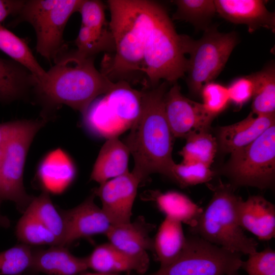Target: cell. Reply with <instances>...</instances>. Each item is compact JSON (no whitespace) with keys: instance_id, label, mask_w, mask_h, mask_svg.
<instances>
[{"instance_id":"obj_18","label":"cell","mask_w":275,"mask_h":275,"mask_svg":"<svg viewBox=\"0 0 275 275\" xmlns=\"http://www.w3.org/2000/svg\"><path fill=\"white\" fill-rule=\"evenodd\" d=\"M275 124V114L256 116L252 112L236 123L221 127L218 143L224 152L232 153L251 144Z\"/></svg>"},{"instance_id":"obj_30","label":"cell","mask_w":275,"mask_h":275,"mask_svg":"<svg viewBox=\"0 0 275 275\" xmlns=\"http://www.w3.org/2000/svg\"><path fill=\"white\" fill-rule=\"evenodd\" d=\"M186 140L179 152L182 163L200 162L210 167L217 151L216 139L208 131H202L191 134Z\"/></svg>"},{"instance_id":"obj_14","label":"cell","mask_w":275,"mask_h":275,"mask_svg":"<svg viewBox=\"0 0 275 275\" xmlns=\"http://www.w3.org/2000/svg\"><path fill=\"white\" fill-rule=\"evenodd\" d=\"M94 193L75 207L62 210L67 226V246L80 238L106 234L111 224L94 202Z\"/></svg>"},{"instance_id":"obj_28","label":"cell","mask_w":275,"mask_h":275,"mask_svg":"<svg viewBox=\"0 0 275 275\" xmlns=\"http://www.w3.org/2000/svg\"><path fill=\"white\" fill-rule=\"evenodd\" d=\"M254 83L251 112L256 116L275 114V66L272 62L250 75Z\"/></svg>"},{"instance_id":"obj_2","label":"cell","mask_w":275,"mask_h":275,"mask_svg":"<svg viewBox=\"0 0 275 275\" xmlns=\"http://www.w3.org/2000/svg\"><path fill=\"white\" fill-rule=\"evenodd\" d=\"M107 4L115 49L110 59L103 61L101 72L114 82L121 80L129 82L143 73L145 43L156 2L109 0Z\"/></svg>"},{"instance_id":"obj_32","label":"cell","mask_w":275,"mask_h":275,"mask_svg":"<svg viewBox=\"0 0 275 275\" xmlns=\"http://www.w3.org/2000/svg\"><path fill=\"white\" fill-rule=\"evenodd\" d=\"M75 51L85 58H93L101 52H114L115 49L112 34L108 29L99 30L80 26L75 40Z\"/></svg>"},{"instance_id":"obj_1","label":"cell","mask_w":275,"mask_h":275,"mask_svg":"<svg viewBox=\"0 0 275 275\" xmlns=\"http://www.w3.org/2000/svg\"><path fill=\"white\" fill-rule=\"evenodd\" d=\"M167 89L168 82L164 81L150 90L143 91L140 114L123 142L133 158L131 172L141 183L154 173L169 178L175 163L172 158L174 138L164 109Z\"/></svg>"},{"instance_id":"obj_11","label":"cell","mask_w":275,"mask_h":275,"mask_svg":"<svg viewBox=\"0 0 275 275\" xmlns=\"http://www.w3.org/2000/svg\"><path fill=\"white\" fill-rule=\"evenodd\" d=\"M242 255L193 235L176 260L147 275H239Z\"/></svg>"},{"instance_id":"obj_6","label":"cell","mask_w":275,"mask_h":275,"mask_svg":"<svg viewBox=\"0 0 275 275\" xmlns=\"http://www.w3.org/2000/svg\"><path fill=\"white\" fill-rule=\"evenodd\" d=\"M143 91L125 80L115 82L105 94L96 98L82 114L86 127L93 134L108 139L130 129L139 117Z\"/></svg>"},{"instance_id":"obj_34","label":"cell","mask_w":275,"mask_h":275,"mask_svg":"<svg viewBox=\"0 0 275 275\" xmlns=\"http://www.w3.org/2000/svg\"><path fill=\"white\" fill-rule=\"evenodd\" d=\"M210 167L200 162L175 163L169 178L182 187L208 183L214 176Z\"/></svg>"},{"instance_id":"obj_19","label":"cell","mask_w":275,"mask_h":275,"mask_svg":"<svg viewBox=\"0 0 275 275\" xmlns=\"http://www.w3.org/2000/svg\"><path fill=\"white\" fill-rule=\"evenodd\" d=\"M155 228L142 216L134 222L111 225L105 235L109 243L120 250L132 255H141L153 252V238L150 234Z\"/></svg>"},{"instance_id":"obj_12","label":"cell","mask_w":275,"mask_h":275,"mask_svg":"<svg viewBox=\"0 0 275 275\" xmlns=\"http://www.w3.org/2000/svg\"><path fill=\"white\" fill-rule=\"evenodd\" d=\"M164 109L174 138L186 139L195 133L208 131L215 117L202 103L184 96L177 82L165 94Z\"/></svg>"},{"instance_id":"obj_20","label":"cell","mask_w":275,"mask_h":275,"mask_svg":"<svg viewBox=\"0 0 275 275\" xmlns=\"http://www.w3.org/2000/svg\"><path fill=\"white\" fill-rule=\"evenodd\" d=\"M88 269L86 257L74 256L67 246L53 245L47 249H33L29 271L47 275H79Z\"/></svg>"},{"instance_id":"obj_7","label":"cell","mask_w":275,"mask_h":275,"mask_svg":"<svg viewBox=\"0 0 275 275\" xmlns=\"http://www.w3.org/2000/svg\"><path fill=\"white\" fill-rule=\"evenodd\" d=\"M204 32L198 40L182 35L185 53L189 56L185 73L187 85L189 92L196 95L219 74L239 40L235 31L221 33L216 26L211 25Z\"/></svg>"},{"instance_id":"obj_9","label":"cell","mask_w":275,"mask_h":275,"mask_svg":"<svg viewBox=\"0 0 275 275\" xmlns=\"http://www.w3.org/2000/svg\"><path fill=\"white\" fill-rule=\"evenodd\" d=\"M44 120L15 121L13 128L3 148L1 158V179L4 200L13 202L24 212L33 197L23 185V171L31 144Z\"/></svg>"},{"instance_id":"obj_21","label":"cell","mask_w":275,"mask_h":275,"mask_svg":"<svg viewBox=\"0 0 275 275\" xmlns=\"http://www.w3.org/2000/svg\"><path fill=\"white\" fill-rule=\"evenodd\" d=\"M76 175L70 157L61 149L53 150L42 159L38 170V180L43 190L60 193L72 182Z\"/></svg>"},{"instance_id":"obj_3","label":"cell","mask_w":275,"mask_h":275,"mask_svg":"<svg viewBox=\"0 0 275 275\" xmlns=\"http://www.w3.org/2000/svg\"><path fill=\"white\" fill-rule=\"evenodd\" d=\"M93 58L75 51L56 61L47 71V78L34 86L42 99L51 106L65 104L83 114L114 82L95 68Z\"/></svg>"},{"instance_id":"obj_40","label":"cell","mask_w":275,"mask_h":275,"mask_svg":"<svg viewBox=\"0 0 275 275\" xmlns=\"http://www.w3.org/2000/svg\"><path fill=\"white\" fill-rule=\"evenodd\" d=\"M15 121L0 123V154L13 128Z\"/></svg>"},{"instance_id":"obj_41","label":"cell","mask_w":275,"mask_h":275,"mask_svg":"<svg viewBox=\"0 0 275 275\" xmlns=\"http://www.w3.org/2000/svg\"><path fill=\"white\" fill-rule=\"evenodd\" d=\"M11 225L10 221L6 216L0 213V226L3 228H7Z\"/></svg>"},{"instance_id":"obj_42","label":"cell","mask_w":275,"mask_h":275,"mask_svg":"<svg viewBox=\"0 0 275 275\" xmlns=\"http://www.w3.org/2000/svg\"><path fill=\"white\" fill-rule=\"evenodd\" d=\"M79 275H117V274H114V273H100V272H94V273L84 272L80 274Z\"/></svg>"},{"instance_id":"obj_10","label":"cell","mask_w":275,"mask_h":275,"mask_svg":"<svg viewBox=\"0 0 275 275\" xmlns=\"http://www.w3.org/2000/svg\"><path fill=\"white\" fill-rule=\"evenodd\" d=\"M224 173L234 188L272 187L275 176V124L248 146L231 153Z\"/></svg>"},{"instance_id":"obj_36","label":"cell","mask_w":275,"mask_h":275,"mask_svg":"<svg viewBox=\"0 0 275 275\" xmlns=\"http://www.w3.org/2000/svg\"><path fill=\"white\" fill-rule=\"evenodd\" d=\"M241 268L248 275H275V251L270 247L248 255Z\"/></svg>"},{"instance_id":"obj_13","label":"cell","mask_w":275,"mask_h":275,"mask_svg":"<svg viewBox=\"0 0 275 275\" xmlns=\"http://www.w3.org/2000/svg\"><path fill=\"white\" fill-rule=\"evenodd\" d=\"M140 179L132 172L110 179L95 188L93 193L98 196L104 212L111 225H120L131 222L132 208Z\"/></svg>"},{"instance_id":"obj_22","label":"cell","mask_w":275,"mask_h":275,"mask_svg":"<svg viewBox=\"0 0 275 275\" xmlns=\"http://www.w3.org/2000/svg\"><path fill=\"white\" fill-rule=\"evenodd\" d=\"M129 155L127 147L118 137L107 139L94 164L90 179L100 185L129 171Z\"/></svg>"},{"instance_id":"obj_17","label":"cell","mask_w":275,"mask_h":275,"mask_svg":"<svg viewBox=\"0 0 275 275\" xmlns=\"http://www.w3.org/2000/svg\"><path fill=\"white\" fill-rule=\"evenodd\" d=\"M86 258L88 268L100 273L116 274L119 272L134 271L144 273L149 265L147 253L130 255L109 242L98 245Z\"/></svg>"},{"instance_id":"obj_24","label":"cell","mask_w":275,"mask_h":275,"mask_svg":"<svg viewBox=\"0 0 275 275\" xmlns=\"http://www.w3.org/2000/svg\"><path fill=\"white\" fill-rule=\"evenodd\" d=\"M152 195L158 209L166 217L185 224L189 228L196 225L203 210L188 196L179 191H154Z\"/></svg>"},{"instance_id":"obj_15","label":"cell","mask_w":275,"mask_h":275,"mask_svg":"<svg viewBox=\"0 0 275 275\" xmlns=\"http://www.w3.org/2000/svg\"><path fill=\"white\" fill-rule=\"evenodd\" d=\"M216 12L234 24H245L253 33L260 28L274 32L275 14L262 0H215Z\"/></svg>"},{"instance_id":"obj_8","label":"cell","mask_w":275,"mask_h":275,"mask_svg":"<svg viewBox=\"0 0 275 275\" xmlns=\"http://www.w3.org/2000/svg\"><path fill=\"white\" fill-rule=\"evenodd\" d=\"M82 0L25 1L12 24L30 23L37 37L36 49L48 60L56 59L64 47L63 32L71 15Z\"/></svg>"},{"instance_id":"obj_31","label":"cell","mask_w":275,"mask_h":275,"mask_svg":"<svg viewBox=\"0 0 275 275\" xmlns=\"http://www.w3.org/2000/svg\"><path fill=\"white\" fill-rule=\"evenodd\" d=\"M15 234L21 243L29 246L60 245L53 233L26 210L17 223Z\"/></svg>"},{"instance_id":"obj_5","label":"cell","mask_w":275,"mask_h":275,"mask_svg":"<svg viewBox=\"0 0 275 275\" xmlns=\"http://www.w3.org/2000/svg\"><path fill=\"white\" fill-rule=\"evenodd\" d=\"M182 35L174 28L166 10L156 3L145 43L142 73L153 87L161 79L174 84L186 73L187 59Z\"/></svg>"},{"instance_id":"obj_16","label":"cell","mask_w":275,"mask_h":275,"mask_svg":"<svg viewBox=\"0 0 275 275\" xmlns=\"http://www.w3.org/2000/svg\"><path fill=\"white\" fill-rule=\"evenodd\" d=\"M239 224L259 240L268 241L275 236V206L260 195L243 200L239 197L237 205Z\"/></svg>"},{"instance_id":"obj_26","label":"cell","mask_w":275,"mask_h":275,"mask_svg":"<svg viewBox=\"0 0 275 275\" xmlns=\"http://www.w3.org/2000/svg\"><path fill=\"white\" fill-rule=\"evenodd\" d=\"M29 72L15 61L0 58L1 102L10 103L19 99L29 86H33L34 78Z\"/></svg>"},{"instance_id":"obj_29","label":"cell","mask_w":275,"mask_h":275,"mask_svg":"<svg viewBox=\"0 0 275 275\" xmlns=\"http://www.w3.org/2000/svg\"><path fill=\"white\" fill-rule=\"evenodd\" d=\"M177 7L173 19L189 22L196 30L205 31L211 25L216 12L214 1L176 0L172 1Z\"/></svg>"},{"instance_id":"obj_38","label":"cell","mask_w":275,"mask_h":275,"mask_svg":"<svg viewBox=\"0 0 275 275\" xmlns=\"http://www.w3.org/2000/svg\"><path fill=\"white\" fill-rule=\"evenodd\" d=\"M230 102L241 107L252 98L254 83L249 75L237 77L227 87Z\"/></svg>"},{"instance_id":"obj_37","label":"cell","mask_w":275,"mask_h":275,"mask_svg":"<svg viewBox=\"0 0 275 275\" xmlns=\"http://www.w3.org/2000/svg\"><path fill=\"white\" fill-rule=\"evenodd\" d=\"M81 15V25L103 30L109 29L102 2L97 0H82L78 10Z\"/></svg>"},{"instance_id":"obj_27","label":"cell","mask_w":275,"mask_h":275,"mask_svg":"<svg viewBox=\"0 0 275 275\" xmlns=\"http://www.w3.org/2000/svg\"><path fill=\"white\" fill-rule=\"evenodd\" d=\"M37 218L57 237L60 245L67 247V226L62 210L52 203L49 193L44 191L33 197L26 209Z\"/></svg>"},{"instance_id":"obj_4","label":"cell","mask_w":275,"mask_h":275,"mask_svg":"<svg viewBox=\"0 0 275 275\" xmlns=\"http://www.w3.org/2000/svg\"><path fill=\"white\" fill-rule=\"evenodd\" d=\"M211 199L196 225L190 229L193 235L215 245L241 254L249 255L257 251L258 242L248 237L240 226L237 214L239 196L229 183L222 182L208 185Z\"/></svg>"},{"instance_id":"obj_35","label":"cell","mask_w":275,"mask_h":275,"mask_svg":"<svg viewBox=\"0 0 275 275\" xmlns=\"http://www.w3.org/2000/svg\"><path fill=\"white\" fill-rule=\"evenodd\" d=\"M200 95L205 108L215 117L223 112L230 102L227 87L213 81L204 85Z\"/></svg>"},{"instance_id":"obj_39","label":"cell","mask_w":275,"mask_h":275,"mask_svg":"<svg viewBox=\"0 0 275 275\" xmlns=\"http://www.w3.org/2000/svg\"><path fill=\"white\" fill-rule=\"evenodd\" d=\"M25 1L0 0V24L9 15L18 14Z\"/></svg>"},{"instance_id":"obj_23","label":"cell","mask_w":275,"mask_h":275,"mask_svg":"<svg viewBox=\"0 0 275 275\" xmlns=\"http://www.w3.org/2000/svg\"><path fill=\"white\" fill-rule=\"evenodd\" d=\"M153 240V252L160 267H163L180 256L185 246L187 237L181 223L165 217Z\"/></svg>"},{"instance_id":"obj_25","label":"cell","mask_w":275,"mask_h":275,"mask_svg":"<svg viewBox=\"0 0 275 275\" xmlns=\"http://www.w3.org/2000/svg\"><path fill=\"white\" fill-rule=\"evenodd\" d=\"M0 49L26 69L35 79L34 84L44 82L47 71L37 62L27 44L0 24Z\"/></svg>"},{"instance_id":"obj_33","label":"cell","mask_w":275,"mask_h":275,"mask_svg":"<svg viewBox=\"0 0 275 275\" xmlns=\"http://www.w3.org/2000/svg\"><path fill=\"white\" fill-rule=\"evenodd\" d=\"M33 249L22 243L0 252V275H21L29 271Z\"/></svg>"}]
</instances>
